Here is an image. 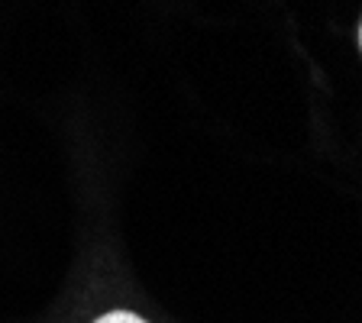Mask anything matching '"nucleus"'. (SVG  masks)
Here are the masks:
<instances>
[{"label": "nucleus", "instance_id": "obj_1", "mask_svg": "<svg viewBox=\"0 0 362 323\" xmlns=\"http://www.w3.org/2000/svg\"><path fill=\"white\" fill-rule=\"evenodd\" d=\"M94 323H146L139 314H133V310H110V314L98 317Z\"/></svg>", "mask_w": 362, "mask_h": 323}, {"label": "nucleus", "instance_id": "obj_2", "mask_svg": "<svg viewBox=\"0 0 362 323\" xmlns=\"http://www.w3.org/2000/svg\"><path fill=\"white\" fill-rule=\"evenodd\" d=\"M359 42H362V30H359Z\"/></svg>", "mask_w": 362, "mask_h": 323}]
</instances>
